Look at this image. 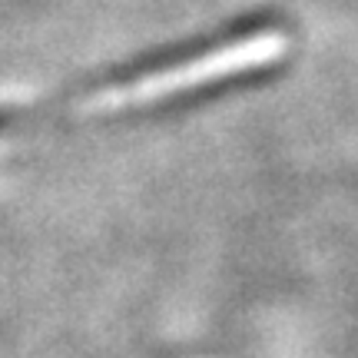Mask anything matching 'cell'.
Instances as JSON below:
<instances>
[{
	"label": "cell",
	"instance_id": "obj_1",
	"mask_svg": "<svg viewBox=\"0 0 358 358\" xmlns=\"http://www.w3.org/2000/svg\"><path fill=\"white\" fill-rule=\"evenodd\" d=\"M285 27H289V20H285L282 10H272V7L245 10V13L229 17V20H219V24L206 27V30L166 40L159 47H150V50L136 53V57H129L123 64H110V66H103V70L83 73V77L70 80L64 90H57L47 100L0 103V136H10L13 129H37V127L64 123L66 116H73L83 103L96 100V96H110L116 90L136 87L143 80L186 70V66L199 64V60H209L216 53L236 50L243 43L272 37V34H279Z\"/></svg>",
	"mask_w": 358,
	"mask_h": 358
}]
</instances>
